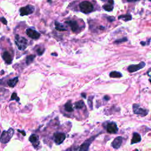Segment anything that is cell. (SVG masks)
<instances>
[{
    "label": "cell",
    "instance_id": "2",
    "mask_svg": "<svg viewBox=\"0 0 151 151\" xmlns=\"http://www.w3.org/2000/svg\"><path fill=\"white\" fill-rule=\"evenodd\" d=\"M15 44L17 46L18 50L23 51L25 50L28 45V41L24 37H20L19 35L17 34L15 35Z\"/></svg>",
    "mask_w": 151,
    "mask_h": 151
},
{
    "label": "cell",
    "instance_id": "8",
    "mask_svg": "<svg viewBox=\"0 0 151 151\" xmlns=\"http://www.w3.org/2000/svg\"><path fill=\"white\" fill-rule=\"evenodd\" d=\"M27 35L31 38L34 40L38 39L40 37V34L35 29L32 28H28L26 29Z\"/></svg>",
    "mask_w": 151,
    "mask_h": 151
},
{
    "label": "cell",
    "instance_id": "15",
    "mask_svg": "<svg viewBox=\"0 0 151 151\" xmlns=\"http://www.w3.org/2000/svg\"><path fill=\"white\" fill-rule=\"evenodd\" d=\"M108 4H105L103 6V8L104 10L107 11H111L113 9V5H114V1L113 0H109Z\"/></svg>",
    "mask_w": 151,
    "mask_h": 151
},
{
    "label": "cell",
    "instance_id": "27",
    "mask_svg": "<svg viewBox=\"0 0 151 151\" xmlns=\"http://www.w3.org/2000/svg\"><path fill=\"white\" fill-rule=\"evenodd\" d=\"M91 97H90L88 98V105H89L90 107L91 108V109H92V108H93V104H92V100H93V99H91Z\"/></svg>",
    "mask_w": 151,
    "mask_h": 151
},
{
    "label": "cell",
    "instance_id": "24",
    "mask_svg": "<svg viewBox=\"0 0 151 151\" xmlns=\"http://www.w3.org/2000/svg\"><path fill=\"white\" fill-rule=\"evenodd\" d=\"M45 51V48L43 47H39L36 49V52L38 55H42Z\"/></svg>",
    "mask_w": 151,
    "mask_h": 151
},
{
    "label": "cell",
    "instance_id": "34",
    "mask_svg": "<svg viewBox=\"0 0 151 151\" xmlns=\"http://www.w3.org/2000/svg\"><path fill=\"white\" fill-rule=\"evenodd\" d=\"M51 55H55V56H57V54L56 53H52V54H51Z\"/></svg>",
    "mask_w": 151,
    "mask_h": 151
},
{
    "label": "cell",
    "instance_id": "9",
    "mask_svg": "<svg viewBox=\"0 0 151 151\" xmlns=\"http://www.w3.org/2000/svg\"><path fill=\"white\" fill-rule=\"evenodd\" d=\"M71 28V30L74 32H77L79 31V25L76 21L74 20H68L65 22Z\"/></svg>",
    "mask_w": 151,
    "mask_h": 151
},
{
    "label": "cell",
    "instance_id": "20",
    "mask_svg": "<svg viewBox=\"0 0 151 151\" xmlns=\"http://www.w3.org/2000/svg\"><path fill=\"white\" fill-rule=\"evenodd\" d=\"M109 76L110 77L112 78H120L122 77V74L118 71H113L111 72L110 73Z\"/></svg>",
    "mask_w": 151,
    "mask_h": 151
},
{
    "label": "cell",
    "instance_id": "36",
    "mask_svg": "<svg viewBox=\"0 0 151 151\" xmlns=\"http://www.w3.org/2000/svg\"><path fill=\"white\" fill-rule=\"evenodd\" d=\"M149 81H150V83H151V78H150V79H149Z\"/></svg>",
    "mask_w": 151,
    "mask_h": 151
},
{
    "label": "cell",
    "instance_id": "14",
    "mask_svg": "<svg viewBox=\"0 0 151 151\" xmlns=\"http://www.w3.org/2000/svg\"><path fill=\"white\" fill-rule=\"evenodd\" d=\"M29 141L32 144V145L35 147H37L40 142H39V137L38 135L35 134H31L29 137Z\"/></svg>",
    "mask_w": 151,
    "mask_h": 151
},
{
    "label": "cell",
    "instance_id": "37",
    "mask_svg": "<svg viewBox=\"0 0 151 151\" xmlns=\"http://www.w3.org/2000/svg\"><path fill=\"white\" fill-rule=\"evenodd\" d=\"M0 134H1V129H0Z\"/></svg>",
    "mask_w": 151,
    "mask_h": 151
},
{
    "label": "cell",
    "instance_id": "39",
    "mask_svg": "<svg viewBox=\"0 0 151 151\" xmlns=\"http://www.w3.org/2000/svg\"><path fill=\"white\" fill-rule=\"evenodd\" d=\"M149 71H151V70H149Z\"/></svg>",
    "mask_w": 151,
    "mask_h": 151
},
{
    "label": "cell",
    "instance_id": "33",
    "mask_svg": "<svg viewBox=\"0 0 151 151\" xmlns=\"http://www.w3.org/2000/svg\"><path fill=\"white\" fill-rule=\"evenodd\" d=\"M127 2H133V1H136L138 0H126Z\"/></svg>",
    "mask_w": 151,
    "mask_h": 151
},
{
    "label": "cell",
    "instance_id": "6",
    "mask_svg": "<svg viewBox=\"0 0 151 151\" xmlns=\"http://www.w3.org/2000/svg\"><path fill=\"white\" fill-rule=\"evenodd\" d=\"M146 64L145 62H140L139 64H132V65H130L128 67H127V70L130 72V73H133L135 71H137L142 68H143L145 66Z\"/></svg>",
    "mask_w": 151,
    "mask_h": 151
},
{
    "label": "cell",
    "instance_id": "4",
    "mask_svg": "<svg viewBox=\"0 0 151 151\" xmlns=\"http://www.w3.org/2000/svg\"><path fill=\"white\" fill-rule=\"evenodd\" d=\"M133 110L134 113L136 114H139L142 116H146L149 111L148 110L141 108L139 104H134L133 105Z\"/></svg>",
    "mask_w": 151,
    "mask_h": 151
},
{
    "label": "cell",
    "instance_id": "40",
    "mask_svg": "<svg viewBox=\"0 0 151 151\" xmlns=\"http://www.w3.org/2000/svg\"><path fill=\"white\" fill-rule=\"evenodd\" d=\"M149 1H151V0H149Z\"/></svg>",
    "mask_w": 151,
    "mask_h": 151
},
{
    "label": "cell",
    "instance_id": "5",
    "mask_svg": "<svg viewBox=\"0 0 151 151\" xmlns=\"http://www.w3.org/2000/svg\"><path fill=\"white\" fill-rule=\"evenodd\" d=\"M34 6L31 5H28L22 7L19 9L20 12V15L21 16H24V15H28L29 14H31L33 13L34 11Z\"/></svg>",
    "mask_w": 151,
    "mask_h": 151
},
{
    "label": "cell",
    "instance_id": "18",
    "mask_svg": "<svg viewBox=\"0 0 151 151\" xmlns=\"http://www.w3.org/2000/svg\"><path fill=\"white\" fill-rule=\"evenodd\" d=\"M55 28L59 31H67V29L64 26V25H63L62 24L55 21Z\"/></svg>",
    "mask_w": 151,
    "mask_h": 151
},
{
    "label": "cell",
    "instance_id": "17",
    "mask_svg": "<svg viewBox=\"0 0 151 151\" xmlns=\"http://www.w3.org/2000/svg\"><path fill=\"white\" fill-rule=\"evenodd\" d=\"M18 81V77H15L13 78L8 80L7 81V84L8 86H9L11 87H14L16 86Z\"/></svg>",
    "mask_w": 151,
    "mask_h": 151
},
{
    "label": "cell",
    "instance_id": "35",
    "mask_svg": "<svg viewBox=\"0 0 151 151\" xmlns=\"http://www.w3.org/2000/svg\"><path fill=\"white\" fill-rule=\"evenodd\" d=\"M2 73V74H3V73H4V70H2V71H1V74Z\"/></svg>",
    "mask_w": 151,
    "mask_h": 151
},
{
    "label": "cell",
    "instance_id": "25",
    "mask_svg": "<svg viewBox=\"0 0 151 151\" xmlns=\"http://www.w3.org/2000/svg\"><path fill=\"white\" fill-rule=\"evenodd\" d=\"M11 100H16L18 101L19 100V98L18 97L17 94L16 93H13L11 97Z\"/></svg>",
    "mask_w": 151,
    "mask_h": 151
},
{
    "label": "cell",
    "instance_id": "30",
    "mask_svg": "<svg viewBox=\"0 0 151 151\" xmlns=\"http://www.w3.org/2000/svg\"><path fill=\"white\" fill-rule=\"evenodd\" d=\"M18 132H19V133H22V134H23V136H25L26 133H25V132H24V130H22V131H21V130H19V129H18Z\"/></svg>",
    "mask_w": 151,
    "mask_h": 151
},
{
    "label": "cell",
    "instance_id": "28",
    "mask_svg": "<svg viewBox=\"0 0 151 151\" xmlns=\"http://www.w3.org/2000/svg\"><path fill=\"white\" fill-rule=\"evenodd\" d=\"M0 21H1L2 24H5V25H7V21L6 20V19H5L4 17L1 18H0Z\"/></svg>",
    "mask_w": 151,
    "mask_h": 151
},
{
    "label": "cell",
    "instance_id": "12",
    "mask_svg": "<svg viewBox=\"0 0 151 151\" xmlns=\"http://www.w3.org/2000/svg\"><path fill=\"white\" fill-rule=\"evenodd\" d=\"M96 136H93L91 137H90V139H88V140H86L80 147V148L78 149V150H87L88 149V147L90 146V145L91 144V143L92 142V141L95 139Z\"/></svg>",
    "mask_w": 151,
    "mask_h": 151
},
{
    "label": "cell",
    "instance_id": "19",
    "mask_svg": "<svg viewBox=\"0 0 151 151\" xmlns=\"http://www.w3.org/2000/svg\"><path fill=\"white\" fill-rule=\"evenodd\" d=\"M64 109L68 112L73 111V104L71 103V101H68L65 104Z\"/></svg>",
    "mask_w": 151,
    "mask_h": 151
},
{
    "label": "cell",
    "instance_id": "29",
    "mask_svg": "<svg viewBox=\"0 0 151 151\" xmlns=\"http://www.w3.org/2000/svg\"><path fill=\"white\" fill-rule=\"evenodd\" d=\"M107 18H108V20H109L110 21H113V20H114V18L113 17H109Z\"/></svg>",
    "mask_w": 151,
    "mask_h": 151
},
{
    "label": "cell",
    "instance_id": "7",
    "mask_svg": "<svg viewBox=\"0 0 151 151\" xmlns=\"http://www.w3.org/2000/svg\"><path fill=\"white\" fill-rule=\"evenodd\" d=\"M65 134L64 133H55L54 134V142L56 145L61 144L65 139Z\"/></svg>",
    "mask_w": 151,
    "mask_h": 151
},
{
    "label": "cell",
    "instance_id": "31",
    "mask_svg": "<svg viewBox=\"0 0 151 151\" xmlns=\"http://www.w3.org/2000/svg\"><path fill=\"white\" fill-rule=\"evenodd\" d=\"M105 100H106V101H108L109 100V99H110V97L109 96H105L104 97V98H103Z\"/></svg>",
    "mask_w": 151,
    "mask_h": 151
},
{
    "label": "cell",
    "instance_id": "38",
    "mask_svg": "<svg viewBox=\"0 0 151 151\" xmlns=\"http://www.w3.org/2000/svg\"><path fill=\"white\" fill-rule=\"evenodd\" d=\"M102 1H106V0H102Z\"/></svg>",
    "mask_w": 151,
    "mask_h": 151
},
{
    "label": "cell",
    "instance_id": "10",
    "mask_svg": "<svg viewBox=\"0 0 151 151\" xmlns=\"http://www.w3.org/2000/svg\"><path fill=\"white\" fill-rule=\"evenodd\" d=\"M2 58L4 60V61L5 62L6 64H11L12 63L13 58H12V55L8 51H5L3 52V53L2 54Z\"/></svg>",
    "mask_w": 151,
    "mask_h": 151
},
{
    "label": "cell",
    "instance_id": "11",
    "mask_svg": "<svg viewBox=\"0 0 151 151\" xmlns=\"http://www.w3.org/2000/svg\"><path fill=\"white\" fill-rule=\"evenodd\" d=\"M106 129L107 132L109 133H116L118 131L117 124L114 122H111L108 123Z\"/></svg>",
    "mask_w": 151,
    "mask_h": 151
},
{
    "label": "cell",
    "instance_id": "26",
    "mask_svg": "<svg viewBox=\"0 0 151 151\" xmlns=\"http://www.w3.org/2000/svg\"><path fill=\"white\" fill-rule=\"evenodd\" d=\"M127 40V39L126 38H122L121 39H119V40H117L114 41V43L115 44H119V43H122L123 42H124V41H126Z\"/></svg>",
    "mask_w": 151,
    "mask_h": 151
},
{
    "label": "cell",
    "instance_id": "23",
    "mask_svg": "<svg viewBox=\"0 0 151 151\" xmlns=\"http://www.w3.org/2000/svg\"><path fill=\"white\" fill-rule=\"evenodd\" d=\"M35 57V55H28L27 57H26V64L27 65H29L34 60Z\"/></svg>",
    "mask_w": 151,
    "mask_h": 151
},
{
    "label": "cell",
    "instance_id": "21",
    "mask_svg": "<svg viewBox=\"0 0 151 151\" xmlns=\"http://www.w3.org/2000/svg\"><path fill=\"white\" fill-rule=\"evenodd\" d=\"M119 19H123L124 21H128L132 19V16L130 14H125V15H120L118 17Z\"/></svg>",
    "mask_w": 151,
    "mask_h": 151
},
{
    "label": "cell",
    "instance_id": "13",
    "mask_svg": "<svg viewBox=\"0 0 151 151\" xmlns=\"http://www.w3.org/2000/svg\"><path fill=\"white\" fill-rule=\"evenodd\" d=\"M122 141H123V138L121 136H118L116 137L113 141L112 143H111V146L114 149H119L122 143Z\"/></svg>",
    "mask_w": 151,
    "mask_h": 151
},
{
    "label": "cell",
    "instance_id": "22",
    "mask_svg": "<svg viewBox=\"0 0 151 151\" xmlns=\"http://www.w3.org/2000/svg\"><path fill=\"white\" fill-rule=\"evenodd\" d=\"M74 106L76 109H81L84 106V103L83 100H80L75 103Z\"/></svg>",
    "mask_w": 151,
    "mask_h": 151
},
{
    "label": "cell",
    "instance_id": "3",
    "mask_svg": "<svg viewBox=\"0 0 151 151\" xmlns=\"http://www.w3.org/2000/svg\"><path fill=\"white\" fill-rule=\"evenodd\" d=\"M79 7H80V11L84 14L90 13L92 12L94 9L93 4L88 1L81 2L79 4Z\"/></svg>",
    "mask_w": 151,
    "mask_h": 151
},
{
    "label": "cell",
    "instance_id": "16",
    "mask_svg": "<svg viewBox=\"0 0 151 151\" xmlns=\"http://www.w3.org/2000/svg\"><path fill=\"white\" fill-rule=\"evenodd\" d=\"M140 140H141L140 135L136 132H134L133 134V137L131 140V144H134V143H138L140 142Z\"/></svg>",
    "mask_w": 151,
    "mask_h": 151
},
{
    "label": "cell",
    "instance_id": "1",
    "mask_svg": "<svg viewBox=\"0 0 151 151\" xmlns=\"http://www.w3.org/2000/svg\"><path fill=\"white\" fill-rule=\"evenodd\" d=\"M14 134V130L9 128L7 131L4 130L0 136V142L2 143L5 144L10 141Z\"/></svg>",
    "mask_w": 151,
    "mask_h": 151
},
{
    "label": "cell",
    "instance_id": "32",
    "mask_svg": "<svg viewBox=\"0 0 151 151\" xmlns=\"http://www.w3.org/2000/svg\"><path fill=\"white\" fill-rule=\"evenodd\" d=\"M81 96L83 97L84 98H86V95L85 93H81Z\"/></svg>",
    "mask_w": 151,
    "mask_h": 151
}]
</instances>
